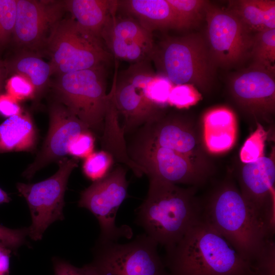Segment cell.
<instances>
[{"instance_id": "obj_1", "label": "cell", "mask_w": 275, "mask_h": 275, "mask_svg": "<svg viewBox=\"0 0 275 275\" xmlns=\"http://www.w3.org/2000/svg\"><path fill=\"white\" fill-rule=\"evenodd\" d=\"M104 64L58 76L53 84L56 101L63 104L97 136L103 150L124 153L125 134L119 122L113 81L106 93Z\"/></svg>"}, {"instance_id": "obj_2", "label": "cell", "mask_w": 275, "mask_h": 275, "mask_svg": "<svg viewBox=\"0 0 275 275\" xmlns=\"http://www.w3.org/2000/svg\"><path fill=\"white\" fill-rule=\"evenodd\" d=\"M166 253L169 275H264L202 219Z\"/></svg>"}, {"instance_id": "obj_3", "label": "cell", "mask_w": 275, "mask_h": 275, "mask_svg": "<svg viewBox=\"0 0 275 275\" xmlns=\"http://www.w3.org/2000/svg\"><path fill=\"white\" fill-rule=\"evenodd\" d=\"M201 219L264 273V255L273 236L231 183H225L202 203Z\"/></svg>"}, {"instance_id": "obj_4", "label": "cell", "mask_w": 275, "mask_h": 275, "mask_svg": "<svg viewBox=\"0 0 275 275\" xmlns=\"http://www.w3.org/2000/svg\"><path fill=\"white\" fill-rule=\"evenodd\" d=\"M149 180L148 193L137 209L136 221L147 236L167 250L201 219L202 203L192 189L154 178Z\"/></svg>"}, {"instance_id": "obj_5", "label": "cell", "mask_w": 275, "mask_h": 275, "mask_svg": "<svg viewBox=\"0 0 275 275\" xmlns=\"http://www.w3.org/2000/svg\"><path fill=\"white\" fill-rule=\"evenodd\" d=\"M149 60L157 74L175 86L195 85L205 90L213 80L216 65L199 35L167 37L154 44Z\"/></svg>"}, {"instance_id": "obj_6", "label": "cell", "mask_w": 275, "mask_h": 275, "mask_svg": "<svg viewBox=\"0 0 275 275\" xmlns=\"http://www.w3.org/2000/svg\"><path fill=\"white\" fill-rule=\"evenodd\" d=\"M53 74L58 76L108 63L113 56L102 40L72 17L62 19L52 29L44 47Z\"/></svg>"}, {"instance_id": "obj_7", "label": "cell", "mask_w": 275, "mask_h": 275, "mask_svg": "<svg viewBox=\"0 0 275 275\" xmlns=\"http://www.w3.org/2000/svg\"><path fill=\"white\" fill-rule=\"evenodd\" d=\"M157 245L145 233L123 244L98 241L91 264L98 275H169Z\"/></svg>"}, {"instance_id": "obj_8", "label": "cell", "mask_w": 275, "mask_h": 275, "mask_svg": "<svg viewBox=\"0 0 275 275\" xmlns=\"http://www.w3.org/2000/svg\"><path fill=\"white\" fill-rule=\"evenodd\" d=\"M58 161V170L51 177L36 183H18L16 185L30 210L32 224L28 228V235L34 240L41 239L50 225L64 219L65 193L78 159L65 157Z\"/></svg>"}, {"instance_id": "obj_9", "label": "cell", "mask_w": 275, "mask_h": 275, "mask_svg": "<svg viewBox=\"0 0 275 275\" xmlns=\"http://www.w3.org/2000/svg\"><path fill=\"white\" fill-rule=\"evenodd\" d=\"M128 186L126 169L119 166L81 193L78 206L97 219L100 228L98 241H117L121 237H132L129 227H117L115 223L117 211L127 197Z\"/></svg>"}, {"instance_id": "obj_10", "label": "cell", "mask_w": 275, "mask_h": 275, "mask_svg": "<svg viewBox=\"0 0 275 275\" xmlns=\"http://www.w3.org/2000/svg\"><path fill=\"white\" fill-rule=\"evenodd\" d=\"M151 62L146 60L134 63L119 73L115 72V101L119 115L123 118L125 135L132 133L162 111L145 94L147 83L156 74Z\"/></svg>"}, {"instance_id": "obj_11", "label": "cell", "mask_w": 275, "mask_h": 275, "mask_svg": "<svg viewBox=\"0 0 275 275\" xmlns=\"http://www.w3.org/2000/svg\"><path fill=\"white\" fill-rule=\"evenodd\" d=\"M129 158L143 174L174 184H197L207 177L206 172L197 167L199 158L160 146L126 143Z\"/></svg>"}, {"instance_id": "obj_12", "label": "cell", "mask_w": 275, "mask_h": 275, "mask_svg": "<svg viewBox=\"0 0 275 275\" xmlns=\"http://www.w3.org/2000/svg\"><path fill=\"white\" fill-rule=\"evenodd\" d=\"M205 17L206 42L216 66L232 67L250 55L253 36L232 12L208 4Z\"/></svg>"}, {"instance_id": "obj_13", "label": "cell", "mask_w": 275, "mask_h": 275, "mask_svg": "<svg viewBox=\"0 0 275 275\" xmlns=\"http://www.w3.org/2000/svg\"><path fill=\"white\" fill-rule=\"evenodd\" d=\"M65 11L64 1L16 0L14 42L24 50L36 52L44 48Z\"/></svg>"}, {"instance_id": "obj_14", "label": "cell", "mask_w": 275, "mask_h": 275, "mask_svg": "<svg viewBox=\"0 0 275 275\" xmlns=\"http://www.w3.org/2000/svg\"><path fill=\"white\" fill-rule=\"evenodd\" d=\"M49 127L42 147L34 161L22 173L31 179L39 170L68 154L70 141L79 133L90 130L66 107L56 101L49 109Z\"/></svg>"}, {"instance_id": "obj_15", "label": "cell", "mask_w": 275, "mask_h": 275, "mask_svg": "<svg viewBox=\"0 0 275 275\" xmlns=\"http://www.w3.org/2000/svg\"><path fill=\"white\" fill-rule=\"evenodd\" d=\"M132 133L130 142L160 146L200 157L194 131L188 121L181 115H165L162 111Z\"/></svg>"}, {"instance_id": "obj_16", "label": "cell", "mask_w": 275, "mask_h": 275, "mask_svg": "<svg viewBox=\"0 0 275 275\" xmlns=\"http://www.w3.org/2000/svg\"><path fill=\"white\" fill-rule=\"evenodd\" d=\"M230 88L238 101L252 110L266 112L274 108V72L253 64L230 79Z\"/></svg>"}, {"instance_id": "obj_17", "label": "cell", "mask_w": 275, "mask_h": 275, "mask_svg": "<svg viewBox=\"0 0 275 275\" xmlns=\"http://www.w3.org/2000/svg\"><path fill=\"white\" fill-rule=\"evenodd\" d=\"M105 42L119 52L127 53L146 45H154L152 33L134 18L113 16L101 34Z\"/></svg>"}, {"instance_id": "obj_18", "label": "cell", "mask_w": 275, "mask_h": 275, "mask_svg": "<svg viewBox=\"0 0 275 275\" xmlns=\"http://www.w3.org/2000/svg\"><path fill=\"white\" fill-rule=\"evenodd\" d=\"M119 9L151 33L157 30L177 29L176 16L168 0L118 1Z\"/></svg>"}, {"instance_id": "obj_19", "label": "cell", "mask_w": 275, "mask_h": 275, "mask_svg": "<svg viewBox=\"0 0 275 275\" xmlns=\"http://www.w3.org/2000/svg\"><path fill=\"white\" fill-rule=\"evenodd\" d=\"M237 133L236 116L226 107L214 108L207 112L203 118V139L210 152L220 154L234 145Z\"/></svg>"}, {"instance_id": "obj_20", "label": "cell", "mask_w": 275, "mask_h": 275, "mask_svg": "<svg viewBox=\"0 0 275 275\" xmlns=\"http://www.w3.org/2000/svg\"><path fill=\"white\" fill-rule=\"evenodd\" d=\"M64 3L66 11L79 25L101 39L105 25L118 10L117 0H65Z\"/></svg>"}, {"instance_id": "obj_21", "label": "cell", "mask_w": 275, "mask_h": 275, "mask_svg": "<svg viewBox=\"0 0 275 275\" xmlns=\"http://www.w3.org/2000/svg\"><path fill=\"white\" fill-rule=\"evenodd\" d=\"M37 139L36 128L28 113L9 117L0 124V153L32 151Z\"/></svg>"}, {"instance_id": "obj_22", "label": "cell", "mask_w": 275, "mask_h": 275, "mask_svg": "<svg viewBox=\"0 0 275 275\" xmlns=\"http://www.w3.org/2000/svg\"><path fill=\"white\" fill-rule=\"evenodd\" d=\"M5 64L8 75L19 74L31 82L35 89V97L38 98L43 93L53 75L50 64L33 51L22 49L5 61Z\"/></svg>"}, {"instance_id": "obj_23", "label": "cell", "mask_w": 275, "mask_h": 275, "mask_svg": "<svg viewBox=\"0 0 275 275\" xmlns=\"http://www.w3.org/2000/svg\"><path fill=\"white\" fill-rule=\"evenodd\" d=\"M228 9L251 33L275 29V1L239 0L230 2Z\"/></svg>"}, {"instance_id": "obj_24", "label": "cell", "mask_w": 275, "mask_h": 275, "mask_svg": "<svg viewBox=\"0 0 275 275\" xmlns=\"http://www.w3.org/2000/svg\"><path fill=\"white\" fill-rule=\"evenodd\" d=\"M250 56L253 64L274 72L275 29L255 33L253 37Z\"/></svg>"}, {"instance_id": "obj_25", "label": "cell", "mask_w": 275, "mask_h": 275, "mask_svg": "<svg viewBox=\"0 0 275 275\" xmlns=\"http://www.w3.org/2000/svg\"><path fill=\"white\" fill-rule=\"evenodd\" d=\"M172 7L177 21V30L190 28L195 25L205 14L209 4L202 0H168Z\"/></svg>"}, {"instance_id": "obj_26", "label": "cell", "mask_w": 275, "mask_h": 275, "mask_svg": "<svg viewBox=\"0 0 275 275\" xmlns=\"http://www.w3.org/2000/svg\"><path fill=\"white\" fill-rule=\"evenodd\" d=\"M113 161V156L104 150L93 152L85 158L82 171L88 178L95 181L108 173Z\"/></svg>"}, {"instance_id": "obj_27", "label": "cell", "mask_w": 275, "mask_h": 275, "mask_svg": "<svg viewBox=\"0 0 275 275\" xmlns=\"http://www.w3.org/2000/svg\"><path fill=\"white\" fill-rule=\"evenodd\" d=\"M267 132L258 124L256 129L247 139L240 152V158L244 163L254 162L264 156Z\"/></svg>"}, {"instance_id": "obj_28", "label": "cell", "mask_w": 275, "mask_h": 275, "mask_svg": "<svg viewBox=\"0 0 275 275\" xmlns=\"http://www.w3.org/2000/svg\"><path fill=\"white\" fill-rule=\"evenodd\" d=\"M16 0H0V50L13 36Z\"/></svg>"}, {"instance_id": "obj_29", "label": "cell", "mask_w": 275, "mask_h": 275, "mask_svg": "<svg viewBox=\"0 0 275 275\" xmlns=\"http://www.w3.org/2000/svg\"><path fill=\"white\" fill-rule=\"evenodd\" d=\"M174 85L164 76L156 74L145 87L147 97L155 105L163 108Z\"/></svg>"}, {"instance_id": "obj_30", "label": "cell", "mask_w": 275, "mask_h": 275, "mask_svg": "<svg viewBox=\"0 0 275 275\" xmlns=\"http://www.w3.org/2000/svg\"><path fill=\"white\" fill-rule=\"evenodd\" d=\"M200 99V94L193 85H176L170 91L168 103L178 108H187L195 104Z\"/></svg>"}, {"instance_id": "obj_31", "label": "cell", "mask_w": 275, "mask_h": 275, "mask_svg": "<svg viewBox=\"0 0 275 275\" xmlns=\"http://www.w3.org/2000/svg\"><path fill=\"white\" fill-rule=\"evenodd\" d=\"M6 89L7 94L17 101L35 97V89L25 77L13 74L8 79Z\"/></svg>"}, {"instance_id": "obj_32", "label": "cell", "mask_w": 275, "mask_h": 275, "mask_svg": "<svg viewBox=\"0 0 275 275\" xmlns=\"http://www.w3.org/2000/svg\"><path fill=\"white\" fill-rule=\"evenodd\" d=\"M95 136L90 130L82 132L77 135L68 145V154L76 158H86L93 152Z\"/></svg>"}, {"instance_id": "obj_33", "label": "cell", "mask_w": 275, "mask_h": 275, "mask_svg": "<svg viewBox=\"0 0 275 275\" xmlns=\"http://www.w3.org/2000/svg\"><path fill=\"white\" fill-rule=\"evenodd\" d=\"M28 228L11 229L0 225V243L14 251L25 241Z\"/></svg>"}, {"instance_id": "obj_34", "label": "cell", "mask_w": 275, "mask_h": 275, "mask_svg": "<svg viewBox=\"0 0 275 275\" xmlns=\"http://www.w3.org/2000/svg\"><path fill=\"white\" fill-rule=\"evenodd\" d=\"M53 267L54 275H98L91 263L78 268L65 261L55 259Z\"/></svg>"}, {"instance_id": "obj_35", "label": "cell", "mask_w": 275, "mask_h": 275, "mask_svg": "<svg viewBox=\"0 0 275 275\" xmlns=\"http://www.w3.org/2000/svg\"><path fill=\"white\" fill-rule=\"evenodd\" d=\"M21 108L18 102L8 94H0V115L9 118L21 114Z\"/></svg>"}, {"instance_id": "obj_36", "label": "cell", "mask_w": 275, "mask_h": 275, "mask_svg": "<svg viewBox=\"0 0 275 275\" xmlns=\"http://www.w3.org/2000/svg\"><path fill=\"white\" fill-rule=\"evenodd\" d=\"M11 250L0 243V275H9Z\"/></svg>"}, {"instance_id": "obj_37", "label": "cell", "mask_w": 275, "mask_h": 275, "mask_svg": "<svg viewBox=\"0 0 275 275\" xmlns=\"http://www.w3.org/2000/svg\"><path fill=\"white\" fill-rule=\"evenodd\" d=\"M8 75L5 62L0 60V94L3 89L4 80Z\"/></svg>"}, {"instance_id": "obj_38", "label": "cell", "mask_w": 275, "mask_h": 275, "mask_svg": "<svg viewBox=\"0 0 275 275\" xmlns=\"http://www.w3.org/2000/svg\"><path fill=\"white\" fill-rule=\"evenodd\" d=\"M10 200L11 199L7 193L0 188V204L8 203Z\"/></svg>"}]
</instances>
